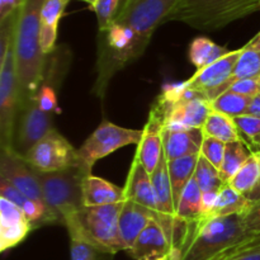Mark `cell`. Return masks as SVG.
<instances>
[{
	"label": "cell",
	"mask_w": 260,
	"mask_h": 260,
	"mask_svg": "<svg viewBox=\"0 0 260 260\" xmlns=\"http://www.w3.org/2000/svg\"><path fill=\"white\" fill-rule=\"evenodd\" d=\"M178 0H129L111 27L98 35L96 80L93 93L104 99L117 73L144 55L152 35L165 23Z\"/></svg>",
	"instance_id": "1"
},
{
	"label": "cell",
	"mask_w": 260,
	"mask_h": 260,
	"mask_svg": "<svg viewBox=\"0 0 260 260\" xmlns=\"http://www.w3.org/2000/svg\"><path fill=\"white\" fill-rule=\"evenodd\" d=\"M46 0H24L18 12L15 25V65L20 104L37 93L48 55L41 47V10Z\"/></svg>",
	"instance_id": "2"
},
{
	"label": "cell",
	"mask_w": 260,
	"mask_h": 260,
	"mask_svg": "<svg viewBox=\"0 0 260 260\" xmlns=\"http://www.w3.org/2000/svg\"><path fill=\"white\" fill-rule=\"evenodd\" d=\"M244 215L203 217L187 222L179 249L170 260H213L246 235Z\"/></svg>",
	"instance_id": "3"
},
{
	"label": "cell",
	"mask_w": 260,
	"mask_h": 260,
	"mask_svg": "<svg viewBox=\"0 0 260 260\" xmlns=\"http://www.w3.org/2000/svg\"><path fill=\"white\" fill-rule=\"evenodd\" d=\"M260 10V0H178L167 22L213 32Z\"/></svg>",
	"instance_id": "4"
},
{
	"label": "cell",
	"mask_w": 260,
	"mask_h": 260,
	"mask_svg": "<svg viewBox=\"0 0 260 260\" xmlns=\"http://www.w3.org/2000/svg\"><path fill=\"white\" fill-rule=\"evenodd\" d=\"M19 12V10H18ZM18 12L2 22L0 33V141L2 149H12L13 132L20 104L15 65V25Z\"/></svg>",
	"instance_id": "5"
},
{
	"label": "cell",
	"mask_w": 260,
	"mask_h": 260,
	"mask_svg": "<svg viewBox=\"0 0 260 260\" xmlns=\"http://www.w3.org/2000/svg\"><path fill=\"white\" fill-rule=\"evenodd\" d=\"M123 203L90 207L84 206L65 225L70 240L90 244L112 255L124 250L119 235V215Z\"/></svg>",
	"instance_id": "6"
},
{
	"label": "cell",
	"mask_w": 260,
	"mask_h": 260,
	"mask_svg": "<svg viewBox=\"0 0 260 260\" xmlns=\"http://www.w3.org/2000/svg\"><path fill=\"white\" fill-rule=\"evenodd\" d=\"M90 172L84 165L61 172H37L46 206L61 225L65 226L84 207L83 180Z\"/></svg>",
	"instance_id": "7"
},
{
	"label": "cell",
	"mask_w": 260,
	"mask_h": 260,
	"mask_svg": "<svg viewBox=\"0 0 260 260\" xmlns=\"http://www.w3.org/2000/svg\"><path fill=\"white\" fill-rule=\"evenodd\" d=\"M24 159L38 173L61 172L83 165L79 150L56 129L40 140L24 155Z\"/></svg>",
	"instance_id": "8"
},
{
	"label": "cell",
	"mask_w": 260,
	"mask_h": 260,
	"mask_svg": "<svg viewBox=\"0 0 260 260\" xmlns=\"http://www.w3.org/2000/svg\"><path fill=\"white\" fill-rule=\"evenodd\" d=\"M142 129L124 128L111 122H102L79 149L81 162L91 170L98 160L108 156L118 149L128 145H139L142 139Z\"/></svg>",
	"instance_id": "9"
},
{
	"label": "cell",
	"mask_w": 260,
	"mask_h": 260,
	"mask_svg": "<svg viewBox=\"0 0 260 260\" xmlns=\"http://www.w3.org/2000/svg\"><path fill=\"white\" fill-rule=\"evenodd\" d=\"M52 129H55L52 113L42 111L37 101L32 96L19 107L13 132L12 149L24 156Z\"/></svg>",
	"instance_id": "10"
},
{
	"label": "cell",
	"mask_w": 260,
	"mask_h": 260,
	"mask_svg": "<svg viewBox=\"0 0 260 260\" xmlns=\"http://www.w3.org/2000/svg\"><path fill=\"white\" fill-rule=\"evenodd\" d=\"M240 53L241 48L229 51L223 57L218 58L210 66L197 70V73L187 80L188 86L202 93L208 102L215 101L233 85L234 70Z\"/></svg>",
	"instance_id": "11"
},
{
	"label": "cell",
	"mask_w": 260,
	"mask_h": 260,
	"mask_svg": "<svg viewBox=\"0 0 260 260\" xmlns=\"http://www.w3.org/2000/svg\"><path fill=\"white\" fill-rule=\"evenodd\" d=\"M0 178L8 180L25 197L46 205L38 173L28 164L24 156L13 149H2Z\"/></svg>",
	"instance_id": "12"
},
{
	"label": "cell",
	"mask_w": 260,
	"mask_h": 260,
	"mask_svg": "<svg viewBox=\"0 0 260 260\" xmlns=\"http://www.w3.org/2000/svg\"><path fill=\"white\" fill-rule=\"evenodd\" d=\"M151 180L155 198H156V212L159 215V221L173 246V233H174L175 218H177V208H175L174 198H173L169 168H168V159L165 154H162L159 165L151 174Z\"/></svg>",
	"instance_id": "13"
},
{
	"label": "cell",
	"mask_w": 260,
	"mask_h": 260,
	"mask_svg": "<svg viewBox=\"0 0 260 260\" xmlns=\"http://www.w3.org/2000/svg\"><path fill=\"white\" fill-rule=\"evenodd\" d=\"M128 255L135 260H170L173 246L165 234L159 218L150 221L144 231L140 234Z\"/></svg>",
	"instance_id": "14"
},
{
	"label": "cell",
	"mask_w": 260,
	"mask_h": 260,
	"mask_svg": "<svg viewBox=\"0 0 260 260\" xmlns=\"http://www.w3.org/2000/svg\"><path fill=\"white\" fill-rule=\"evenodd\" d=\"M32 230L24 212L17 205L0 197V251L4 253L17 246Z\"/></svg>",
	"instance_id": "15"
},
{
	"label": "cell",
	"mask_w": 260,
	"mask_h": 260,
	"mask_svg": "<svg viewBox=\"0 0 260 260\" xmlns=\"http://www.w3.org/2000/svg\"><path fill=\"white\" fill-rule=\"evenodd\" d=\"M154 218H159L157 212L144 207L134 201H124L119 215V235L124 251H128L134 246L140 234Z\"/></svg>",
	"instance_id": "16"
},
{
	"label": "cell",
	"mask_w": 260,
	"mask_h": 260,
	"mask_svg": "<svg viewBox=\"0 0 260 260\" xmlns=\"http://www.w3.org/2000/svg\"><path fill=\"white\" fill-rule=\"evenodd\" d=\"M164 129L160 119L150 113L149 119L142 128L144 131L142 139L137 145V151L135 155L150 174L155 172L164 154V140H162Z\"/></svg>",
	"instance_id": "17"
},
{
	"label": "cell",
	"mask_w": 260,
	"mask_h": 260,
	"mask_svg": "<svg viewBox=\"0 0 260 260\" xmlns=\"http://www.w3.org/2000/svg\"><path fill=\"white\" fill-rule=\"evenodd\" d=\"M202 128H178L164 129V154L168 161L201 154V146L203 142Z\"/></svg>",
	"instance_id": "18"
},
{
	"label": "cell",
	"mask_w": 260,
	"mask_h": 260,
	"mask_svg": "<svg viewBox=\"0 0 260 260\" xmlns=\"http://www.w3.org/2000/svg\"><path fill=\"white\" fill-rule=\"evenodd\" d=\"M0 197L17 205L27 216L28 221H29L33 229L58 223L57 218L48 210L47 206L25 197L17 188L13 187L8 180L3 179V178H0Z\"/></svg>",
	"instance_id": "19"
},
{
	"label": "cell",
	"mask_w": 260,
	"mask_h": 260,
	"mask_svg": "<svg viewBox=\"0 0 260 260\" xmlns=\"http://www.w3.org/2000/svg\"><path fill=\"white\" fill-rule=\"evenodd\" d=\"M126 201H134L144 207L156 212V198L152 187L151 174L144 168L136 156L134 157L126 185H124Z\"/></svg>",
	"instance_id": "20"
},
{
	"label": "cell",
	"mask_w": 260,
	"mask_h": 260,
	"mask_svg": "<svg viewBox=\"0 0 260 260\" xmlns=\"http://www.w3.org/2000/svg\"><path fill=\"white\" fill-rule=\"evenodd\" d=\"M126 201L124 188L117 187L113 183L89 174L83 180L84 206H106Z\"/></svg>",
	"instance_id": "21"
},
{
	"label": "cell",
	"mask_w": 260,
	"mask_h": 260,
	"mask_svg": "<svg viewBox=\"0 0 260 260\" xmlns=\"http://www.w3.org/2000/svg\"><path fill=\"white\" fill-rule=\"evenodd\" d=\"M69 0H46L41 10V47L45 55L55 51L58 22Z\"/></svg>",
	"instance_id": "22"
},
{
	"label": "cell",
	"mask_w": 260,
	"mask_h": 260,
	"mask_svg": "<svg viewBox=\"0 0 260 260\" xmlns=\"http://www.w3.org/2000/svg\"><path fill=\"white\" fill-rule=\"evenodd\" d=\"M194 178L197 180L198 185L201 188L203 197V213L208 216V213L212 210L215 201L220 193L221 188L226 184L220 177V170L213 167L210 161L205 159L200 154V160H198L197 169H196Z\"/></svg>",
	"instance_id": "23"
},
{
	"label": "cell",
	"mask_w": 260,
	"mask_h": 260,
	"mask_svg": "<svg viewBox=\"0 0 260 260\" xmlns=\"http://www.w3.org/2000/svg\"><path fill=\"white\" fill-rule=\"evenodd\" d=\"M251 203L244 194L234 189L230 184H225L221 188L215 201L212 210L206 217H225L231 215H245L253 207Z\"/></svg>",
	"instance_id": "24"
},
{
	"label": "cell",
	"mask_w": 260,
	"mask_h": 260,
	"mask_svg": "<svg viewBox=\"0 0 260 260\" xmlns=\"http://www.w3.org/2000/svg\"><path fill=\"white\" fill-rule=\"evenodd\" d=\"M198 160H200V154L189 155V156L179 157V159L168 161L170 184H172L175 208L178 207V203H179L183 190L185 189L189 180L194 177Z\"/></svg>",
	"instance_id": "25"
},
{
	"label": "cell",
	"mask_w": 260,
	"mask_h": 260,
	"mask_svg": "<svg viewBox=\"0 0 260 260\" xmlns=\"http://www.w3.org/2000/svg\"><path fill=\"white\" fill-rule=\"evenodd\" d=\"M203 197L197 180L193 177L180 196L175 220L193 222L203 218Z\"/></svg>",
	"instance_id": "26"
},
{
	"label": "cell",
	"mask_w": 260,
	"mask_h": 260,
	"mask_svg": "<svg viewBox=\"0 0 260 260\" xmlns=\"http://www.w3.org/2000/svg\"><path fill=\"white\" fill-rule=\"evenodd\" d=\"M228 48L218 46L207 37H197L190 42L188 56L189 60L198 70L205 69L223 57L228 53Z\"/></svg>",
	"instance_id": "27"
},
{
	"label": "cell",
	"mask_w": 260,
	"mask_h": 260,
	"mask_svg": "<svg viewBox=\"0 0 260 260\" xmlns=\"http://www.w3.org/2000/svg\"><path fill=\"white\" fill-rule=\"evenodd\" d=\"M202 131L206 136L217 139L225 144L240 141L238 127H236L233 117H229L226 114L218 113L215 111L210 112L205 122V126L202 127Z\"/></svg>",
	"instance_id": "28"
},
{
	"label": "cell",
	"mask_w": 260,
	"mask_h": 260,
	"mask_svg": "<svg viewBox=\"0 0 260 260\" xmlns=\"http://www.w3.org/2000/svg\"><path fill=\"white\" fill-rule=\"evenodd\" d=\"M251 154L253 152L241 140L226 144L225 156H223L222 165L220 168V177L223 183L229 184L233 180V178L238 174L239 170L245 164Z\"/></svg>",
	"instance_id": "29"
},
{
	"label": "cell",
	"mask_w": 260,
	"mask_h": 260,
	"mask_svg": "<svg viewBox=\"0 0 260 260\" xmlns=\"http://www.w3.org/2000/svg\"><path fill=\"white\" fill-rule=\"evenodd\" d=\"M213 260H260V233L246 234Z\"/></svg>",
	"instance_id": "30"
},
{
	"label": "cell",
	"mask_w": 260,
	"mask_h": 260,
	"mask_svg": "<svg viewBox=\"0 0 260 260\" xmlns=\"http://www.w3.org/2000/svg\"><path fill=\"white\" fill-rule=\"evenodd\" d=\"M260 179V152H253L238 174L229 184L241 194L246 196L254 189Z\"/></svg>",
	"instance_id": "31"
},
{
	"label": "cell",
	"mask_w": 260,
	"mask_h": 260,
	"mask_svg": "<svg viewBox=\"0 0 260 260\" xmlns=\"http://www.w3.org/2000/svg\"><path fill=\"white\" fill-rule=\"evenodd\" d=\"M250 101L251 98L239 95V94L231 93L228 90L221 94L215 101L210 102V106L212 111L235 118V117H240L248 113Z\"/></svg>",
	"instance_id": "32"
},
{
	"label": "cell",
	"mask_w": 260,
	"mask_h": 260,
	"mask_svg": "<svg viewBox=\"0 0 260 260\" xmlns=\"http://www.w3.org/2000/svg\"><path fill=\"white\" fill-rule=\"evenodd\" d=\"M128 3L129 0H98L91 9L96 14L99 32L108 29L112 23L124 12Z\"/></svg>",
	"instance_id": "33"
},
{
	"label": "cell",
	"mask_w": 260,
	"mask_h": 260,
	"mask_svg": "<svg viewBox=\"0 0 260 260\" xmlns=\"http://www.w3.org/2000/svg\"><path fill=\"white\" fill-rule=\"evenodd\" d=\"M240 140L249 147L251 152H260V118L244 114L235 117Z\"/></svg>",
	"instance_id": "34"
},
{
	"label": "cell",
	"mask_w": 260,
	"mask_h": 260,
	"mask_svg": "<svg viewBox=\"0 0 260 260\" xmlns=\"http://www.w3.org/2000/svg\"><path fill=\"white\" fill-rule=\"evenodd\" d=\"M253 78H260V51L251 50L244 46L234 70L233 80Z\"/></svg>",
	"instance_id": "35"
},
{
	"label": "cell",
	"mask_w": 260,
	"mask_h": 260,
	"mask_svg": "<svg viewBox=\"0 0 260 260\" xmlns=\"http://www.w3.org/2000/svg\"><path fill=\"white\" fill-rule=\"evenodd\" d=\"M225 149L226 144L225 142L220 141L217 139H213L210 136H203L202 146H201V155L205 157L207 161L215 168L220 170L221 165H222L223 156H225Z\"/></svg>",
	"instance_id": "36"
},
{
	"label": "cell",
	"mask_w": 260,
	"mask_h": 260,
	"mask_svg": "<svg viewBox=\"0 0 260 260\" xmlns=\"http://www.w3.org/2000/svg\"><path fill=\"white\" fill-rule=\"evenodd\" d=\"M112 254L104 253L90 244L79 240H70L71 260H111Z\"/></svg>",
	"instance_id": "37"
},
{
	"label": "cell",
	"mask_w": 260,
	"mask_h": 260,
	"mask_svg": "<svg viewBox=\"0 0 260 260\" xmlns=\"http://www.w3.org/2000/svg\"><path fill=\"white\" fill-rule=\"evenodd\" d=\"M231 93L239 94V95L254 98L256 94H259V78L253 79H241V80L234 81L233 85L229 88Z\"/></svg>",
	"instance_id": "38"
},
{
	"label": "cell",
	"mask_w": 260,
	"mask_h": 260,
	"mask_svg": "<svg viewBox=\"0 0 260 260\" xmlns=\"http://www.w3.org/2000/svg\"><path fill=\"white\" fill-rule=\"evenodd\" d=\"M244 229L246 234L260 233V202L253 205V207L244 215Z\"/></svg>",
	"instance_id": "39"
},
{
	"label": "cell",
	"mask_w": 260,
	"mask_h": 260,
	"mask_svg": "<svg viewBox=\"0 0 260 260\" xmlns=\"http://www.w3.org/2000/svg\"><path fill=\"white\" fill-rule=\"evenodd\" d=\"M23 0H0V23L18 12Z\"/></svg>",
	"instance_id": "40"
},
{
	"label": "cell",
	"mask_w": 260,
	"mask_h": 260,
	"mask_svg": "<svg viewBox=\"0 0 260 260\" xmlns=\"http://www.w3.org/2000/svg\"><path fill=\"white\" fill-rule=\"evenodd\" d=\"M246 114L260 118V93L256 94L254 98H251L250 104H249L248 108V113Z\"/></svg>",
	"instance_id": "41"
},
{
	"label": "cell",
	"mask_w": 260,
	"mask_h": 260,
	"mask_svg": "<svg viewBox=\"0 0 260 260\" xmlns=\"http://www.w3.org/2000/svg\"><path fill=\"white\" fill-rule=\"evenodd\" d=\"M245 197L248 198V200L250 201L251 203H254V205H255V203H259L260 202V179H259L258 184H256L255 187H254V189L251 190L250 193H248V194H246Z\"/></svg>",
	"instance_id": "42"
},
{
	"label": "cell",
	"mask_w": 260,
	"mask_h": 260,
	"mask_svg": "<svg viewBox=\"0 0 260 260\" xmlns=\"http://www.w3.org/2000/svg\"><path fill=\"white\" fill-rule=\"evenodd\" d=\"M245 47L251 48V50H255V51H260V32L253 38V40H250L248 43H246Z\"/></svg>",
	"instance_id": "43"
},
{
	"label": "cell",
	"mask_w": 260,
	"mask_h": 260,
	"mask_svg": "<svg viewBox=\"0 0 260 260\" xmlns=\"http://www.w3.org/2000/svg\"><path fill=\"white\" fill-rule=\"evenodd\" d=\"M83 2L88 3V4L90 5V8H91V7H94V5H95V3L98 2V0H83Z\"/></svg>",
	"instance_id": "44"
},
{
	"label": "cell",
	"mask_w": 260,
	"mask_h": 260,
	"mask_svg": "<svg viewBox=\"0 0 260 260\" xmlns=\"http://www.w3.org/2000/svg\"><path fill=\"white\" fill-rule=\"evenodd\" d=\"M259 91H260V78H259Z\"/></svg>",
	"instance_id": "45"
},
{
	"label": "cell",
	"mask_w": 260,
	"mask_h": 260,
	"mask_svg": "<svg viewBox=\"0 0 260 260\" xmlns=\"http://www.w3.org/2000/svg\"><path fill=\"white\" fill-rule=\"evenodd\" d=\"M69 2H70V0H69Z\"/></svg>",
	"instance_id": "46"
},
{
	"label": "cell",
	"mask_w": 260,
	"mask_h": 260,
	"mask_svg": "<svg viewBox=\"0 0 260 260\" xmlns=\"http://www.w3.org/2000/svg\"><path fill=\"white\" fill-rule=\"evenodd\" d=\"M23 2H24V0H23Z\"/></svg>",
	"instance_id": "47"
}]
</instances>
